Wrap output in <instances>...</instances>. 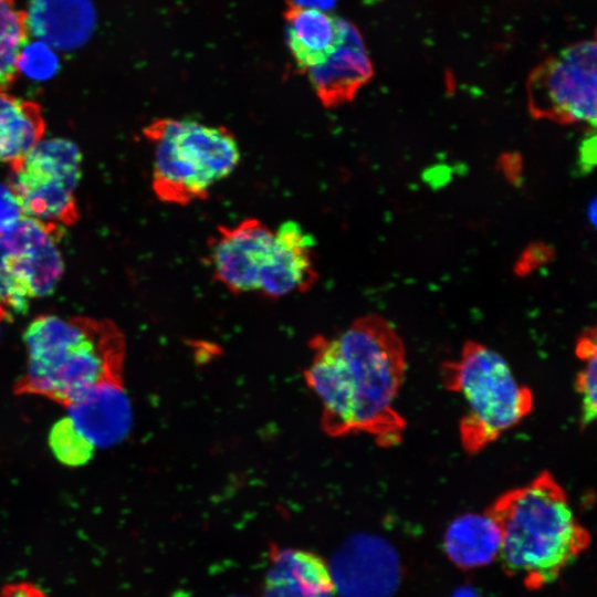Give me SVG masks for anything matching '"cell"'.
<instances>
[{"label":"cell","instance_id":"6da1fadb","mask_svg":"<svg viewBox=\"0 0 597 597\" xmlns=\"http://www.w3.org/2000/svg\"><path fill=\"white\" fill-rule=\"evenodd\" d=\"M304 370L333 438L367 434L381 448L401 443L407 421L396 400L407 373L405 343L379 314L363 315L338 334L315 335Z\"/></svg>","mask_w":597,"mask_h":597},{"label":"cell","instance_id":"7a4b0ae2","mask_svg":"<svg viewBox=\"0 0 597 597\" xmlns=\"http://www.w3.org/2000/svg\"><path fill=\"white\" fill-rule=\"evenodd\" d=\"M484 513L499 530L503 569L527 589L556 580L590 543L565 490L546 470L500 494Z\"/></svg>","mask_w":597,"mask_h":597},{"label":"cell","instance_id":"3957f363","mask_svg":"<svg viewBox=\"0 0 597 597\" xmlns=\"http://www.w3.org/2000/svg\"><path fill=\"white\" fill-rule=\"evenodd\" d=\"M25 368L18 395H34L64 407L96 388L123 385L125 338L112 322L85 316H36L23 334Z\"/></svg>","mask_w":597,"mask_h":597},{"label":"cell","instance_id":"277c9868","mask_svg":"<svg viewBox=\"0 0 597 597\" xmlns=\"http://www.w3.org/2000/svg\"><path fill=\"white\" fill-rule=\"evenodd\" d=\"M440 377L464 402L459 440L468 454L494 443L533 410L532 390L516 379L499 352L481 342L467 341L455 359L440 365Z\"/></svg>","mask_w":597,"mask_h":597},{"label":"cell","instance_id":"5b68a950","mask_svg":"<svg viewBox=\"0 0 597 597\" xmlns=\"http://www.w3.org/2000/svg\"><path fill=\"white\" fill-rule=\"evenodd\" d=\"M143 132L154 148L153 190L167 203L186 206L207 199L211 187L240 163L239 144L224 126L158 118Z\"/></svg>","mask_w":597,"mask_h":597},{"label":"cell","instance_id":"8992f818","mask_svg":"<svg viewBox=\"0 0 597 597\" xmlns=\"http://www.w3.org/2000/svg\"><path fill=\"white\" fill-rule=\"evenodd\" d=\"M82 154L65 138L40 140L25 156L10 164L8 185L23 214L59 226L78 219L75 189Z\"/></svg>","mask_w":597,"mask_h":597},{"label":"cell","instance_id":"52a82bcc","mask_svg":"<svg viewBox=\"0 0 597 597\" xmlns=\"http://www.w3.org/2000/svg\"><path fill=\"white\" fill-rule=\"evenodd\" d=\"M527 100L537 118L596 128L595 39L574 42L537 65L527 81Z\"/></svg>","mask_w":597,"mask_h":597},{"label":"cell","instance_id":"ba28073f","mask_svg":"<svg viewBox=\"0 0 597 597\" xmlns=\"http://www.w3.org/2000/svg\"><path fill=\"white\" fill-rule=\"evenodd\" d=\"M209 242L213 277L233 294L264 296L273 263L274 231L258 218L219 226Z\"/></svg>","mask_w":597,"mask_h":597},{"label":"cell","instance_id":"9c48e42d","mask_svg":"<svg viewBox=\"0 0 597 597\" xmlns=\"http://www.w3.org/2000/svg\"><path fill=\"white\" fill-rule=\"evenodd\" d=\"M61 227L23 216L0 232L9 266L29 300L50 295L63 273Z\"/></svg>","mask_w":597,"mask_h":597},{"label":"cell","instance_id":"30bf717a","mask_svg":"<svg viewBox=\"0 0 597 597\" xmlns=\"http://www.w3.org/2000/svg\"><path fill=\"white\" fill-rule=\"evenodd\" d=\"M304 73L325 108L352 102L374 74L368 50L357 27L338 17L334 49L321 64Z\"/></svg>","mask_w":597,"mask_h":597},{"label":"cell","instance_id":"8fae6325","mask_svg":"<svg viewBox=\"0 0 597 597\" xmlns=\"http://www.w3.org/2000/svg\"><path fill=\"white\" fill-rule=\"evenodd\" d=\"M384 546L368 536H354L333 555L328 566L335 590L344 597H384L391 583Z\"/></svg>","mask_w":597,"mask_h":597},{"label":"cell","instance_id":"7c38bea8","mask_svg":"<svg viewBox=\"0 0 597 597\" xmlns=\"http://www.w3.org/2000/svg\"><path fill=\"white\" fill-rule=\"evenodd\" d=\"M314 238L296 221L283 222L274 231L273 264L265 297L280 298L304 293L318 279Z\"/></svg>","mask_w":597,"mask_h":597},{"label":"cell","instance_id":"4fadbf2b","mask_svg":"<svg viewBox=\"0 0 597 597\" xmlns=\"http://www.w3.org/2000/svg\"><path fill=\"white\" fill-rule=\"evenodd\" d=\"M67 417L95 448L122 441L132 426V408L123 385L94 389L65 407Z\"/></svg>","mask_w":597,"mask_h":597},{"label":"cell","instance_id":"5bb4252c","mask_svg":"<svg viewBox=\"0 0 597 597\" xmlns=\"http://www.w3.org/2000/svg\"><path fill=\"white\" fill-rule=\"evenodd\" d=\"M264 580V597H332L335 587L328 565L316 554L273 548Z\"/></svg>","mask_w":597,"mask_h":597},{"label":"cell","instance_id":"9a60e30c","mask_svg":"<svg viewBox=\"0 0 597 597\" xmlns=\"http://www.w3.org/2000/svg\"><path fill=\"white\" fill-rule=\"evenodd\" d=\"M284 19L286 45L298 70L304 73L321 64L336 44L338 17L318 10L287 8Z\"/></svg>","mask_w":597,"mask_h":597},{"label":"cell","instance_id":"2e32d148","mask_svg":"<svg viewBox=\"0 0 597 597\" xmlns=\"http://www.w3.org/2000/svg\"><path fill=\"white\" fill-rule=\"evenodd\" d=\"M444 547L448 557L458 567H480L498 557L500 533L488 514H467L450 524Z\"/></svg>","mask_w":597,"mask_h":597},{"label":"cell","instance_id":"e0dca14e","mask_svg":"<svg viewBox=\"0 0 597 597\" xmlns=\"http://www.w3.org/2000/svg\"><path fill=\"white\" fill-rule=\"evenodd\" d=\"M45 132L41 106L0 92V163L12 164L25 156Z\"/></svg>","mask_w":597,"mask_h":597},{"label":"cell","instance_id":"ac0fdd59","mask_svg":"<svg viewBox=\"0 0 597 597\" xmlns=\"http://www.w3.org/2000/svg\"><path fill=\"white\" fill-rule=\"evenodd\" d=\"M88 3L85 0H38L28 14V24L33 25L56 19L35 32L43 43L56 48L78 45L87 35L91 24Z\"/></svg>","mask_w":597,"mask_h":597},{"label":"cell","instance_id":"d6986e66","mask_svg":"<svg viewBox=\"0 0 597 597\" xmlns=\"http://www.w3.org/2000/svg\"><path fill=\"white\" fill-rule=\"evenodd\" d=\"M27 11L14 0H0V92H7L19 74V57L29 43Z\"/></svg>","mask_w":597,"mask_h":597},{"label":"cell","instance_id":"ffe728a7","mask_svg":"<svg viewBox=\"0 0 597 597\" xmlns=\"http://www.w3.org/2000/svg\"><path fill=\"white\" fill-rule=\"evenodd\" d=\"M596 328L586 327L580 332L576 344L575 354L580 362V367L575 377V389L579 397V423L585 429L590 426L597 413L596 379H597V346Z\"/></svg>","mask_w":597,"mask_h":597},{"label":"cell","instance_id":"44dd1931","mask_svg":"<svg viewBox=\"0 0 597 597\" xmlns=\"http://www.w3.org/2000/svg\"><path fill=\"white\" fill-rule=\"evenodd\" d=\"M49 447L56 460L66 467L86 464L96 449L67 416L50 429Z\"/></svg>","mask_w":597,"mask_h":597},{"label":"cell","instance_id":"7402d4cb","mask_svg":"<svg viewBox=\"0 0 597 597\" xmlns=\"http://www.w3.org/2000/svg\"><path fill=\"white\" fill-rule=\"evenodd\" d=\"M19 72L34 80H48L59 67L57 56L43 42L28 43L19 57Z\"/></svg>","mask_w":597,"mask_h":597},{"label":"cell","instance_id":"603a6c76","mask_svg":"<svg viewBox=\"0 0 597 597\" xmlns=\"http://www.w3.org/2000/svg\"><path fill=\"white\" fill-rule=\"evenodd\" d=\"M23 216V211L10 186L0 182V232L11 228Z\"/></svg>","mask_w":597,"mask_h":597},{"label":"cell","instance_id":"cb8c5ba5","mask_svg":"<svg viewBox=\"0 0 597 597\" xmlns=\"http://www.w3.org/2000/svg\"><path fill=\"white\" fill-rule=\"evenodd\" d=\"M0 597H50L40 587L29 582H18L6 585L0 590Z\"/></svg>","mask_w":597,"mask_h":597},{"label":"cell","instance_id":"d4e9b609","mask_svg":"<svg viewBox=\"0 0 597 597\" xmlns=\"http://www.w3.org/2000/svg\"><path fill=\"white\" fill-rule=\"evenodd\" d=\"M285 2L287 8L318 10L329 13L338 0H285Z\"/></svg>","mask_w":597,"mask_h":597},{"label":"cell","instance_id":"484cf974","mask_svg":"<svg viewBox=\"0 0 597 597\" xmlns=\"http://www.w3.org/2000/svg\"><path fill=\"white\" fill-rule=\"evenodd\" d=\"M586 216L588 218V221L593 227L596 226V217H597V205H596V198H593L587 206Z\"/></svg>","mask_w":597,"mask_h":597},{"label":"cell","instance_id":"4316f807","mask_svg":"<svg viewBox=\"0 0 597 597\" xmlns=\"http://www.w3.org/2000/svg\"><path fill=\"white\" fill-rule=\"evenodd\" d=\"M6 320H11V316L0 306V323Z\"/></svg>","mask_w":597,"mask_h":597}]
</instances>
